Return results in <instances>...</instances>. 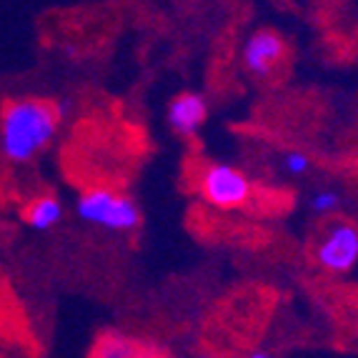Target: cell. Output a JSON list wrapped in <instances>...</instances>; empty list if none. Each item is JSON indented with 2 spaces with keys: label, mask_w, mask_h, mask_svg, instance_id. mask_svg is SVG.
<instances>
[{
  "label": "cell",
  "mask_w": 358,
  "mask_h": 358,
  "mask_svg": "<svg viewBox=\"0 0 358 358\" xmlns=\"http://www.w3.org/2000/svg\"><path fill=\"white\" fill-rule=\"evenodd\" d=\"M58 110L50 103L25 98L13 101L0 115V150L8 161L28 163L53 141Z\"/></svg>",
  "instance_id": "cell-1"
},
{
  "label": "cell",
  "mask_w": 358,
  "mask_h": 358,
  "mask_svg": "<svg viewBox=\"0 0 358 358\" xmlns=\"http://www.w3.org/2000/svg\"><path fill=\"white\" fill-rule=\"evenodd\" d=\"M76 210L85 223H96L108 231H133L141 223V210L131 198L106 188L85 191L78 198Z\"/></svg>",
  "instance_id": "cell-2"
},
{
  "label": "cell",
  "mask_w": 358,
  "mask_h": 358,
  "mask_svg": "<svg viewBox=\"0 0 358 358\" xmlns=\"http://www.w3.org/2000/svg\"><path fill=\"white\" fill-rule=\"evenodd\" d=\"M201 193L218 208H236L251 196V183L233 166H208L201 176Z\"/></svg>",
  "instance_id": "cell-3"
},
{
  "label": "cell",
  "mask_w": 358,
  "mask_h": 358,
  "mask_svg": "<svg viewBox=\"0 0 358 358\" xmlns=\"http://www.w3.org/2000/svg\"><path fill=\"white\" fill-rule=\"evenodd\" d=\"M316 258L331 273H346L358 261V231L351 223H336L318 243Z\"/></svg>",
  "instance_id": "cell-4"
},
{
  "label": "cell",
  "mask_w": 358,
  "mask_h": 358,
  "mask_svg": "<svg viewBox=\"0 0 358 358\" xmlns=\"http://www.w3.org/2000/svg\"><path fill=\"white\" fill-rule=\"evenodd\" d=\"M286 55V43L275 30H256L243 45V63L245 68L258 78H266L273 73Z\"/></svg>",
  "instance_id": "cell-5"
},
{
  "label": "cell",
  "mask_w": 358,
  "mask_h": 358,
  "mask_svg": "<svg viewBox=\"0 0 358 358\" xmlns=\"http://www.w3.org/2000/svg\"><path fill=\"white\" fill-rule=\"evenodd\" d=\"M206 115H208V106L198 93H180L168 106V123L183 136L196 133L206 123Z\"/></svg>",
  "instance_id": "cell-6"
},
{
  "label": "cell",
  "mask_w": 358,
  "mask_h": 358,
  "mask_svg": "<svg viewBox=\"0 0 358 358\" xmlns=\"http://www.w3.org/2000/svg\"><path fill=\"white\" fill-rule=\"evenodd\" d=\"M23 218L30 228H36V231H48V228H53L55 223L63 218V206H60L53 196H43L25 208Z\"/></svg>",
  "instance_id": "cell-7"
},
{
  "label": "cell",
  "mask_w": 358,
  "mask_h": 358,
  "mask_svg": "<svg viewBox=\"0 0 358 358\" xmlns=\"http://www.w3.org/2000/svg\"><path fill=\"white\" fill-rule=\"evenodd\" d=\"M93 358H150V356L141 346L131 343V341L108 336V338H103L101 343L96 346Z\"/></svg>",
  "instance_id": "cell-8"
},
{
  "label": "cell",
  "mask_w": 358,
  "mask_h": 358,
  "mask_svg": "<svg viewBox=\"0 0 358 358\" xmlns=\"http://www.w3.org/2000/svg\"><path fill=\"white\" fill-rule=\"evenodd\" d=\"M341 206V196L336 191H318L316 196L310 198V208L318 215H329L334 210H338Z\"/></svg>",
  "instance_id": "cell-9"
},
{
  "label": "cell",
  "mask_w": 358,
  "mask_h": 358,
  "mask_svg": "<svg viewBox=\"0 0 358 358\" xmlns=\"http://www.w3.org/2000/svg\"><path fill=\"white\" fill-rule=\"evenodd\" d=\"M283 166H286V171L291 176H303L306 171L310 168V161H308V155L299 153V150H293V153H286V158H283Z\"/></svg>",
  "instance_id": "cell-10"
},
{
  "label": "cell",
  "mask_w": 358,
  "mask_h": 358,
  "mask_svg": "<svg viewBox=\"0 0 358 358\" xmlns=\"http://www.w3.org/2000/svg\"><path fill=\"white\" fill-rule=\"evenodd\" d=\"M248 358H271V353H263V351H256V353H251Z\"/></svg>",
  "instance_id": "cell-11"
}]
</instances>
